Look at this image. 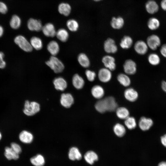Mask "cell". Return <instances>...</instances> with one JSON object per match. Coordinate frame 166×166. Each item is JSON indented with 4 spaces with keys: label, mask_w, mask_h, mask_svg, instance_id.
<instances>
[{
    "label": "cell",
    "mask_w": 166,
    "mask_h": 166,
    "mask_svg": "<svg viewBox=\"0 0 166 166\" xmlns=\"http://www.w3.org/2000/svg\"><path fill=\"white\" fill-rule=\"evenodd\" d=\"M40 110V105L37 102L30 101L28 100L25 101L22 112L25 115L27 116H34Z\"/></svg>",
    "instance_id": "6da1fadb"
},
{
    "label": "cell",
    "mask_w": 166,
    "mask_h": 166,
    "mask_svg": "<svg viewBox=\"0 0 166 166\" xmlns=\"http://www.w3.org/2000/svg\"><path fill=\"white\" fill-rule=\"evenodd\" d=\"M46 64L56 73L62 72L64 68L63 63L55 56H52Z\"/></svg>",
    "instance_id": "7a4b0ae2"
},
{
    "label": "cell",
    "mask_w": 166,
    "mask_h": 166,
    "mask_svg": "<svg viewBox=\"0 0 166 166\" xmlns=\"http://www.w3.org/2000/svg\"><path fill=\"white\" fill-rule=\"evenodd\" d=\"M14 42L21 49L25 52H30L33 49L30 42L22 35L17 36L14 38Z\"/></svg>",
    "instance_id": "3957f363"
},
{
    "label": "cell",
    "mask_w": 166,
    "mask_h": 166,
    "mask_svg": "<svg viewBox=\"0 0 166 166\" xmlns=\"http://www.w3.org/2000/svg\"><path fill=\"white\" fill-rule=\"evenodd\" d=\"M123 68L124 73L128 75L135 74L137 71V65L136 62L131 59L126 60L124 62Z\"/></svg>",
    "instance_id": "277c9868"
},
{
    "label": "cell",
    "mask_w": 166,
    "mask_h": 166,
    "mask_svg": "<svg viewBox=\"0 0 166 166\" xmlns=\"http://www.w3.org/2000/svg\"><path fill=\"white\" fill-rule=\"evenodd\" d=\"M146 42L148 48L152 50H155L160 45L161 42L158 35L152 34L147 38Z\"/></svg>",
    "instance_id": "5b68a950"
},
{
    "label": "cell",
    "mask_w": 166,
    "mask_h": 166,
    "mask_svg": "<svg viewBox=\"0 0 166 166\" xmlns=\"http://www.w3.org/2000/svg\"><path fill=\"white\" fill-rule=\"evenodd\" d=\"M111 71L105 67L100 69L98 73V78L100 81L105 83L109 81L112 77Z\"/></svg>",
    "instance_id": "8992f818"
},
{
    "label": "cell",
    "mask_w": 166,
    "mask_h": 166,
    "mask_svg": "<svg viewBox=\"0 0 166 166\" xmlns=\"http://www.w3.org/2000/svg\"><path fill=\"white\" fill-rule=\"evenodd\" d=\"M104 49L108 53H115L118 50V47L115 41L111 38H108L105 41Z\"/></svg>",
    "instance_id": "52a82bcc"
},
{
    "label": "cell",
    "mask_w": 166,
    "mask_h": 166,
    "mask_svg": "<svg viewBox=\"0 0 166 166\" xmlns=\"http://www.w3.org/2000/svg\"><path fill=\"white\" fill-rule=\"evenodd\" d=\"M18 138L19 140L25 144H30L31 143L34 139L32 133L30 131L23 130L18 133Z\"/></svg>",
    "instance_id": "ba28073f"
},
{
    "label": "cell",
    "mask_w": 166,
    "mask_h": 166,
    "mask_svg": "<svg viewBox=\"0 0 166 166\" xmlns=\"http://www.w3.org/2000/svg\"><path fill=\"white\" fill-rule=\"evenodd\" d=\"M102 62L105 68L111 71L115 70L116 65L115 58L110 55H106L103 56L102 59Z\"/></svg>",
    "instance_id": "9c48e42d"
},
{
    "label": "cell",
    "mask_w": 166,
    "mask_h": 166,
    "mask_svg": "<svg viewBox=\"0 0 166 166\" xmlns=\"http://www.w3.org/2000/svg\"><path fill=\"white\" fill-rule=\"evenodd\" d=\"M148 48L146 42L141 40L136 41L134 46L135 51L140 55L145 54L148 51Z\"/></svg>",
    "instance_id": "30bf717a"
},
{
    "label": "cell",
    "mask_w": 166,
    "mask_h": 166,
    "mask_svg": "<svg viewBox=\"0 0 166 166\" xmlns=\"http://www.w3.org/2000/svg\"><path fill=\"white\" fill-rule=\"evenodd\" d=\"M28 29L32 31H39L42 30V25L41 21L33 18H30L27 23Z\"/></svg>",
    "instance_id": "8fae6325"
},
{
    "label": "cell",
    "mask_w": 166,
    "mask_h": 166,
    "mask_svg": "<svg viewBox=\"0 0 166 166\" xmlns=\"http://www.w3.org/2000/svg\"><path fill=\"white\" fill-rule=\"evenodd\" d=\"M60 102L61 105L66 108L71 106L74 102V98L69 93H63L61 95Z\"/></svg>",
    "instance_id": "7c38bea8"
},
{
    "label": "cell",
    "mask_w": 166,
    "mask_h": 166,
    "mask_svg": "<svg viewBox=\"0 0 166 166\" xmlns=\"http://www.w3.org/2000/svg\"><path fill=\"white\" fill-rule=\"evenodd\" d=\"M42 30L44 34L48 37H53L56 35V31L54 25L48 23L43 26Z\"/></svg>",
    "instance_id": "4fadbf2b"
},
{
    "label": "cell",
    "mask_w": 166,
    "mask_h": 166,
    "mask_svg": "<svg viewBox=\"0 0 166 166\" xmlns=\"http://www.w3.org/2000/svg\"><path fill=\"white\" fill-rule=\"evenodd\" d=\"M153 124V121L152 119L145 117H141L138 123L140 128L144 131L149 130Z\"/></svg>",
    "instance_id": "5bb4252c"
},
{
    "label": "cell",
    "mask_w": 166,
    "mask_h": 166,
    "mask_svg": "<svg viewBox=\"0 0 166 166\" xmlns=\"http://www.w3.org/2000/svg\"><path fill=\"white\" fill-rule=\"evenodd\" d=\"M124 95L126 99L131 102L136 101L138 97L137 92L132 88L126 89L124 92Z\"/></svg>",
    "instance_id": "9a60e30c"
},
{
    "label": "cell",
    "mask_w": 166,
    "mask_h": 166,
    "mask_svg": "<svg viewBox=\"0 0 166 166\" xmlns=\"http://www.w3.org/2000/svg\"><path fill=\"white\" fill-rule=\"evenodd\" d=\"M104 99L107 111L113 112L116 110L117 108V105L113 97L109 96Z\"/></svg>",
    "instance_id": "2e32d148"
},
{
    "label": "cell",
    "mask_w": 166,
    "mask_h": 166,
    "mask_svg": "<svg viewBox=\"0 0 166 166\" xmlns=\"http://www.w3.org/2000/svg\"><path fill=\"white\" fill-rule=\"evenodd\" d=\"M91 93L95 98L100 99L104 96L105 91L102 86L99 85L93 86L91 89Z\"/></svg>",
    "instance_id": "e0dca14e"
},
{
    "label": "cell",
    "mask_w": 166,
    "mask_h": 166,
    "mask_svg": "<svg viewBox=\"0 0 166 166\" xmlns=\"http://www.w3.org/2000/svg\"><path fill=\"white\" fill-rule=\"evenodd\" d=\"M53 82L55 88L57 90L63 91L67 88V82L61 77L55 78Z\"/></svg>",
    "instance_id": "ac0fdd59"
},
{
    "label": "cell",
    "mask_w": 166,
    "mask_h": 166,
    "mask_svg": "<svg viewBox=\"0 0 166 166\" xmlns=\"http://www.w3.org/2000/svg\"><path fill=\"white\" fill-rule=\"evenodd\" d=\"M124 20L121 17H113L111 21L110 25L114 29L119 30L121 28L124 24Z\"/></svg>",
    "instance_id": "d6986e66"
},
{
    "label": "cell",
    "mask_w": 166,
    "mask_h": 166,
    "mask_svg": "<svg viewBox=\"0 0 166 166\" xmlns=\"http://www.w3.org/2000/svg\"><path fill=\"white\" fill-rule=\"evenodd\" d=\"M59 13L65 16H69L71 13V7L68 3L62 2L60 3L58 7Z\"/></svg>",
    "instance_id": "ffe728a7"
},
{
    "label": "cell",
    "mask_w": 166,
    "mask_h": 166,
    "mask_svg": "<svg viewBox=\"0 0 166 166\" xmlns=\"http://www.w3.org/2000/svg\"><path fill=\"white\" fill-rule=\"evenodd\" d=\"M145 8L148 13L152 14L156 13L158 11L159 6L155 1L149 0L146 3Z\"/></svg>",
    "instance_id": "44dd1931"
},
{
    "label": "cell",
    "mask_w": 166,
    "mask_h": 166,
    "mask_svg": "<svg viewBox=\"0 0 166 166\" xmlns=\"http://www.w3.org/2000/svg\"><path fill=\"white\" fill-rule=\"evenodd\" d=\"M68 157L71 160H80L82 158V155L78 149L76 147H71L69 150Z\"/></svg>",
    "instance_id": "7402d4cb"
},
{
    "label": "cell",
    "mask_w": 166,
    "mask_h": 166,
    "mask_svg": "<svg viewBox=\"0 0 166 166\" xmlns=\"http://www.w3.org/2000/svg\"><path fill=\"white\" fill-rule=\"evenodd\" d=\"M118 81L122 86L127 87L130 85L131 80L128 75L125 73H120L117 77Z\"/></svg>",
    "instance_id": "603a6c76"
},
{
    "label": "cell",
    "mask_w": 166,
    "mask_h": 166,
    "mask_svg": "<svg viewBox=\"0 0 166 166\" xmlns=\"http://www.w3.org/2000/svg\"><path fill=\"white\" fill-rule=\"evenodd\" d=\"M4 154L6 158L9 160H17L19 158V154L14 152L10 146L5 147Z\"/></svg>",
    "instance_id": "cb8c5ba5"
},
{
    "label": "cell",
    "mask_w": 166,
    "mask_h": 166,
    "mask_svg": "<svg viewBox=\"0 0 166 166\" xmlns=\"http://www.w3.org/2000/svg\"><path fill=\"white\" fill-rule=\"evenodd\" d=\"M59 49L58 44L55 41H50L47 45L48 50L53 56H55L58 54Z\"/></svg>",
    "instance_id": "d4e9b609"
},
{
    "label": "cell",
    "mask_w": 166,
    "mask_h": 166,
    "mask_svg": "<svg viewBox=\"0 0 166 166\" xmlns=\"http://www.w3.org/2000/svg\"><path fill=\"white\" fill-rule=\"evenodd\" d=\"M72 84L75 88L77 89H81L83 87L85 81L81 77L76 74L73 77Z\"/></svg>",
    "instance_id": "484cf974"
},
{
    "label": "cell",
    "mask_w": 166,
    "mask_h": 166,
    "mask_svg": "<svg viewBox=\"0 0 166 166\" xmlns=\"http://www.w3.org/2000/svg\"><path fill=\"white\" fill-rule=\"evenodd\" d=\"M133 42L132 39L131 37L125 35L121 39L120 45L123 49H128L132 46Z\"/></svg>",
    "instance_id": "4316f807"
},
{
    "label": "cell",
    "mask_w": 166,
    "mask_h": 166,
    "mask_svg": "<svg viewBox=\"0 0 166 166\" xmlns=\"http://www.w3.org/2000/svg\"><path fill=\"white\" fill-rule=\"evenodd\" d=\"M30 161L34 166H43L45 162L44 157L40 154L31 157L30 159Z\"/></svg>",
    "instance_id": "83f0119b"
},
{
    "label": "cell",
    "mask_w": 166,
    "mask_h": 166,
    "mask_svg": "<svg viewBox=\"0 0 166 166\" xmlns=\"http://www.w3.org/2000/svg\"><path fill=\"white\" fill-rule=\"evenodd\" d=\"M84 159L87 162L92 164L94 161L97 160L98 156L97 154L93 151L87 152L84 156Z\"/></svg>",
    "instance_id": "f1b7e54d"
},
{
    "label": "cell",
    "mask_w": 166,
    "mask_h": 166,
    "mask_svg": "<svg viewBox=\"0 0 166 166\" xmlns=\"http://www.w3.org/2000/svg\"><path fill=\"white\" fill-rule=\"evenodd\" d=\"M77 60L80 64L83 67L88 68L89 67L90 61L85 54L83 53H80L78 56Z\"/></svg>",
    "instance_id": "f546056e"
},
{
    "label": "cell",
    "mask_w": 166,
    "mask_h": 166,
    "mask_svg": "<svg viewBox=\"0 0 166 166\" xmlns=\"http://www.w3.org/2000/svg\"><path fill=\"white\" fill-rule=\"evenodd\" d=\"M116 114L117 116L121 119L125 120L129 115L128 110L124 107L117 108L116 109Z\"/></svg>",
    "instance_id": "4dcf8cb0"
},
{
    "label": "cell",
    "mask_w": 166,
    "mask_h": 166,
    "mask_svg": "<svg viewBox=\"0 0 166 166\" xmlns=\"http://www.w3.org/2000/svg\"><path fill=\"white\" fill-rule=\"evenodd\" d=\"M113 130L115 135L119 137L123 136L126 133L124 126L119 123H117L114 125Z\"/></svg>",
    "instance_id": "1f68e13d"
},
{
    "label": "cell",
    "mask_w": 166,
    "mask_h": 166,
    "mask_svg": "<svg viewBox=\"0 0 166 166\" xmlns=\"http://www.w3.org/2000/svg\"><path fill=\"white\" fill-rule=\"evenodd\" d=\"M57 38L62 42H65L68 40L69 34L67 30L63 28L59 29L56 33Z\"/></svg>",
    "instance_id": "d6a6232c"
},
{
    "label": "cell",
    "mask_w": 166,
    "mask_h": 166,
    "mask_svg": "<svg viewBox=\"0 0 166 166\" xmlns=\"http://www.w3.org/2000/svg\"><path fill=\"white\" fill-rule=\"evenodd\" d=\"M21 20L19 16L17 15H13L10 20V25L12 29H17L20 26Z\"/></svg>",
    "instance_id": "836d02e7"
},
{
    "label": "cell",
    "mask_w": 166,
    "mask_h": 166,
    "mask_svg": "<svg viewBox=\"0 0 166 166\" xmlns=\"http://www.w3.org/2000/svg\"><path fill=\"white\" fill-rule=\"evenodd\" d=\"M30 43L33 48L37 50L41 49L43 46L42 40L38 37H32L30 39Z\"/></svg>",
    "instance_id": "e575fe53"
},
{
    "label": "cell",
    "mask_w": 166,
    "mask_h": 166,
    "mask_svg": "<svg viewBox=\"0 0 166 166\" xmlns=\"http://www.w3.org/2000/svg\"><path fill=\"white\" fill-rule=\"evenodd\" d=\"M148 60L149 63L153 66H156L159 65L160 61L159 56L155 53H152L148 56Z\"/></svg>",
    "instance_id": "d590c367"
},
{
    "label": "cell",
    "mask_w": 166,
    "mask_h": 166,
    "mask_svg": "<svg viewBox=\"0 0 166 166\" xmlns=\"http://www.w3.org/2000/svg\"><path fill=\"white\" fill-rule=\"evenodd\" d=\"M147 25L150 30H155L159 27L160 22L157 18H151L148 21Z\"/></svg>",
    "instance_id": "8d00e7d4"
},
{
    "label": "cell",
    "mask_w": 166,
    "mask_h": 166,
    "mask_svg": "<svg viewBox=\"0 0 166 166\" xmlns=\"http://www.w3.org/2000/svg\"><path fill=\"white\" fill-rule=\"evenodd\" d=\"M96 109L99 112L103 113L107 111L104 99H100L95 105Z\"/></svg>",
    "instance_id": "74e56055"
},
{
    "label": "cell",
    "mask_w": 166,
    "mask_h": 166,
    "mask_svg": "<svg viewBox=\"0 0 166 166\" xmlns=\"http://www.w3.org/2000/svg\"><path fill=\"white\" fill-rule=\"evenodd\" d=\"M66 24L68 29L72 32L77 31L79 26L78 22L75 19H73L68 20Z\"/></svg>",
    "instance_id": "f35d334b"
},
{
    "label": "cell",
    "mask_w": 166,
    "mask_h": 166,
    "mask_svg": "<svg viewBox=\"0 0 166 166\" xmlns=\"http://www.w3.org/2000/svg\"><path fill=\"white\" fill-rule=\"evenodd\" d=\"M124 123L127 128L130 130L135 128L136 126V122L135 118L129 116L125 119Z\"/></svg>",
    "instance_id": "ab89813d"
},
{
    "label": "cell",
    "mask_w": 166,
    "mask_h": 166,
    "mask_svg": "<svg viewBox=\"0 0 166 166\" xmlns=\"http://www.w3.org/2000/svg\"><path fill=\"white\" fill-rule=\"evenodd\" d=\"M10 147L16 153L19 154L22 152V148L20 145L15 142H12L10 144Z\"/></svg>",
    "instance_id": "60d3db41"
},
{
    "label": "cell",
    "mask_w": 166,
    "mask_h": 166,
    "mask_svg": "<svg viewBox=\"0 0 166 166\" xmlns=\"http://www.w3.org/2000/svg\"><path fill=\"white\" fill-rule=\"evenodd\" d=\"M85 74L88 80L91 82L94 80L96 76L94 71L89 69L85 71Z\"/></svg>",
    "instance_id": "b9f144b4"
},
{
    "label": "cell",
    "mask_w": 166,
    "mask_h": 166,
    "mask_svg": "<svg viewBox=\"0 0 166 166\" xmlns=\"http://www.w3.org/2000/svg\"><path fill=\"white\" fill-rule=\"evenodd\" d=\"M8 11V7L6 5L4 2L0 1V13L5 14Z\"/></svg>",
    "instance_id": "7bdbcfd3"
},
{
    "label": "cell",
    "mask_w": 166,
    "mask_h": 166,
    "mask_svg": "<svg viewBox=\"0 0 166 166\" xmlns=\"http://www.w3.org/2000/svg\"><path fill=\"white\" fill-rule=\"evenodd\" d=\"M4 57V53L1 52H0V68H4L6 65L5 61L3 60Z\"/></svg>",
    "instance_id": "ee69618b"
},
{
    "label": "cell",
    "mask_w": 166,
    "mask_h": 166,
    "mask_svg": "<svg viewBox=\"0 0 166 166\" xmlns=\"http://www.w3.org/2000/svg\"><path fill=\"white\" fill-rule=\"evenodd\" d=\"M160 52L161 55L166 58V44L162 46L160 49Z\"/></svg>",
    "instance_id": "f6af8a7d"
},
{
    "label": "cell",
    "mask_w": 166,
    "mask_h": 166,
    "mask_svg": "<svg viewBox=\"0 0 166 166\" xmlns=\"http://www.w3.org/2000/svg\"><path fill=\"white\" fill-rule=\"evenodd\" d=\"M160 141L163 145L166 147V134L161 137Z\"/></svg>",
    "instance_id": "bcb514c9"
},
{
    "label": "cell",
    "mask_w": 166,
    "mask_h": 166,
    "mask_svg": "<svg viewBox=\"0 0 166 166\" xmlns=\"http://www.w3.org/2000/svg\"><path fill=\"white\" fill-rule=\"evenodd\" d=\"M160 5L163 10L166 11V0H162L161 2Z\"/></svg>",
    "instance_id": "7dc6e473"
},
{
    "label": "cell",
    "mask_w": 166,
    "mask_h": 166,
    "mask_svg": "<svg viewBox=\"0 0 166 166\" xmlns=\"http://www.w3.org/2000/svg\"><path fill=\"white\" fill-rule=\"evenodd\" d=\"M161 87L163 90L166 93V81H163L162 82Z\"/></svg>",
    "instance_id": "c3c4849f"
},
{
    "label": "cell",
    "mask_w": 166,
    "mask_h": 166,
    "mask_svg": "<svg viewBox=\"0 0 166 166\" xmlns=\"http://www.w3.org/2000/svg\"><path fill=\"white\" fill-rule=\"evenodd\" d=\"M4 32V29L3 27L0 25V37L3 35Z\"/></svg>",
    "instance_id": "681fc988"
},
{
    "label": "cell",
    "mask_w": 166,
    "mask_h": 166,
    "mask_svg": "<svg viewBox=\"0 0 166 166\" xmlns=\"http://www.w3.org/2000/svg\"><path fill=\"white\" fill-rule=\"evenodd\" d=\"M158 166H166V162L162 161L160 162Z\"/></svg>",
    "instance_id": "f907efd6"
},
{
    "label": "cell",
    "mask_w": 166,
    "mask_h": 166,
    "mask_svg": "<svg viewBox=\"0 0 166 166\" xmlns=\"http://www.w3.org/2000/svg\"><path fill=\"white\" fill-rule=\"evenodd\" d=\"M3 138V135L2 132L0 130V141L2 140Z\"/></svg>",
    "instance_id": "816d5d0a"
},
{
    "label": "cell",
    "mask_w": 166,
    "mask_h": 166,
    "mask_svg": "<svg viewBox=\"0 0 166 166\" xmlns=\"http://www.w3.org/2000/svg\"><path fill=\"white\" fill-rule=\"evenodd\" d=\"M95 2H99V1H101L102 0H92Z\"/></svg>",
    "instance_id": "f5cc1de1"
}]
</instances>
